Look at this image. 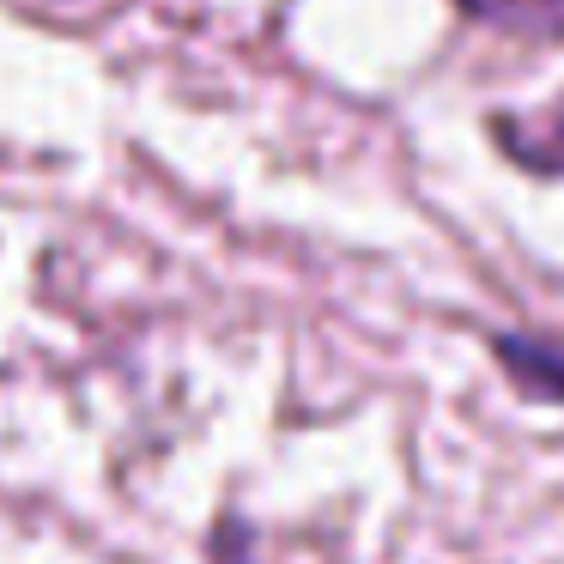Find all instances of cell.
<instances>
[{"mask_svg": "<svg viewBox=\"0 0 564 564\" xmlns=\"http://www.w3.org/2000/svg\"><path fill=\"white\" fill-rule=\"evenodd\" d=\"M503 377L528 394V401H558L564 406V346L534 340V334H498L491 340Z\"/></svg>", "mask_w": 564, "mask_h": 564, "instance_id": "cell-1", "label": "cell"}, {"mask_svg": "<svg viewBox=\"0 0 564 564\" xmlns=\"http://www.w3.org/2000/svg\"><path fill=\"white\" fill-rule=\"evenodd\" d=\"M467 19L498 25L510 37H540V43H564V0H455Z\"/></svg>", "mask_w": 564, "mask_h": 564, "instance_id": "cell-2", "label": "cell"}, {"mask_svg": "<svg viewBox=\"0 0 564 564\" xmlns=\"http://www.w3.org/2000/svg\"><path fill=\"white\" fill-rule=\"evenodd\" d=\"M498 140L516 152L522 164H534V171H564V116H552L540 134H510V128L498 122Z\"/></svg>", "mask_w": 564, "mask_h": 564, "instance_id": "cell-3", "label": "cell"}, {"mask_svg": "<svg viewBox=\"0 0 564 564\" xmlns=\"http://www.w3.org/2000/svg\"><path fill=\"white\" fill-rule=\"evenodd\" d=\"M213 564H256L249 558V528L243 522H219V534H213Z\"/></svg>", "mask_w": 564, "mask_h": 564, "instance_id": "cell-4", "label": "cell"}]
</instances>
